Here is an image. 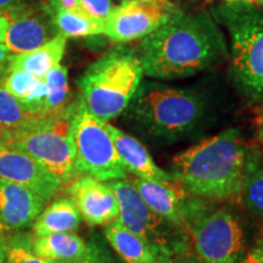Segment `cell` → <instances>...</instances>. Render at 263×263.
<instances>
[{
	"mask_svg": "<svg viewBox=\"0 0 263 263\" xmlns=\"http://www.w3.org/2000/svg\"><path fill=\"white\" fill-rule=\"evenodd\" d=\"M226 55L224 39L209 14L179 11L141 39L139 59L144 74L168 81L212 67Z\"/></svg>",
	"mask_w": 263,
	"mask_h": 263,
	"instance_id": "6da1fadb",
	"label": "cell"
},
{
	"mask_svg": "<svg viewBox=\"0 0 263 263\" xmlns=\"http://www.w3.org/2000/svg\"><path fill=\"white\" fill-rule=\"evenodd\" d=\"M248 164V146L239 130L227 129L178 154L172 174L194 195L228 200L242 193Z\"/></svg>",
	"mask_w": 263,
	"mask_h": 263,
	"instance_id": "7a4b0ae2",
	"label": "cell"
},
{
	"mask_svg": "<svg viewBox=\"0 0 263 263\" xmlns=\"http://www.w3.org/2000/svg\"><path fill=\"white\" fill-rule=\"evenodd\" d=\"M143 74L136 52L123 47L112 49L82 74L78 82L82 101L91 115L108 122L127 110Z\"/></svg>",
	"mask_w": 263,
	"mask_h": 263,
	"instance_id": "3957f363",
	"label": "cell"
},
{
	"mask_svg": "<svg viewBox=\"0 0 263 263\" xmlns=\"http://www.w3.org/2000/svg\"><path fill=\"white\" fill-rule=\"evenodd\" d=\"M127 110L144 133L172 140L197 127L205 114V104L194 90L145 82L139 85Z\"/></svg>",
	"mask_w": 263,
	"mask_h": 263,
	"instance_id": "277c9868",
	"label": "cell"
},
{
	"mask_svg": "<svg viewBox=\"0 0 263 263\" xmlns=\"http://www.w3.org/2000/svg\"><path fill=\"white\" fill-rule=\"evenodd\" d=\"M230 37L235 83L246 97L263 100V12L245 3H230L217 11Z\"/></svg>",
	"mask_w": 263,
	"mask_h": 263,
	"instance_id": "5b68a950",
	"label": "cell"
},
{
	"mask_svg": "<svg viewBox=\"0 0 263 263\" xmlns=\"http://www.w3.org/2000/svg\"><path fill=\"white\" fill-rule=\"evenodd\" d=\"M72 114L73 110L45 117L27 129L9 134L5 146L24 151L60 180L62 185H68L78 177L71 136Z\"/></svg>",
	"mask_w": 263,
	"mask_h": 263,
	"instance_id": "8992f818",
	"label": "cell"
},
{
	"mask_svg": "<svg viewBox=\"0 0 263 263\" xmlns=\"http://www.w3.org/2000/svg\"><path fill=\"white\" fill-rule=\"evenodd\" d=\"M105 123L88 111L82 99L74 104L71 136L76 168L100 182L126 179L127 171Z\"/></svg>",
	"mask_w": 263,
	"mask_h": 263,
	"instance_id": "52a82bcc",
	"label": "cell"
},
{
	"mask_svg": "<svg viewBox=\"0 0 263 263\" xmlns=\"http://www.w3.org/2000/svg\"><path fill=\"white\" fill-rule=\"evenodd\" d=\"M118 202L117 219L146 241L159 255L162 263H170L174 256L184 251L178 227L162 218L144 202L133 183L126 179L107 182Z\"/></svg>",
	"mask_w": 263,
	"mask_h": 263,
	"instance_id": "ba28073f",
	"label": "cell"
},
{
	"mask_svg": "<svg viewBox=\"0 0 263 263\" xmlns=\"http://www.w3.org/2000/svg\"><path fill=\"white\" fill-rule=\"evenodd\" d=\"M192 239L201 263H241L245 257L244 230L224 210L196 218L192 224Z\"/></svg>",
	"mask_w": 263,
	"mask_h": 263,
	"instance_id": "9c48e42d",
	"label": "cell"
},
{
	"mask_svg": "<svg viewBox=\"0 0 263 263\" xmlns=\"http://www.w3.org/2000/svg\"><path fill=\"white\" fill-rule=\"evenodd\" d=\"M179 12L167 3H141L126 0L112 9L104 21V34L116 43L143 39L157 31Z\"/></svg>",
	"mask_w": 263,
	"mask_h": 263,
	"instance_id": "30bf717a",
	"label": "cell"
},
{
	"mask_svg": "<svg viewBox=\"0 0 263 263\" xmlns=\"http://www.w3.org/2000/svg\"><path fill=\"white\" fill-rule=\"evenodd\" d=\"M4 44L12 55L41 48L58 34L50 6L29 4L9 15Z\"/></svg>",
	"mask_w": 263,
	"mask_h": 263,
	"instance_id": "8fae6325",
	"label": "cell"
},
{
	"mask_svg": "<svg viewBox=\"0 0 263 263\" xmlns=\"http://www.w3.org/2000/svg\"><path fill=\"white\" fill-rule=\"evenodd\" d=\"M67 194L89 226H104L117 219L118 202L107 182L83 174L68 184Z\"/></svg>",
	"mask_w": 263,
	"mask_h": 263,
	"instance_id": "7c38bea8",
	"label": "cell"
},
{
	"mask_svg": "<svg viewBox=\"0 0 263 263\" xmlns=\"http://www.w3.org/2000/svg\"><path fill=\"white\" fill-rule=\"evenodd\" d=\"M0 179L20 184L49 202L61 190L62 183L24 151L0 146Z\"/></svg>",
	"mask_w": 263,
	"mask_h": 263,
	"instance_id": "4fadbf2b",
	"label": "cell"
},
{
	"mask_svg": "<svg viewBox=\"0 0 263 263\" xmlns=\"http://www.w3.org/2000/svg\"><path fill=\"white\" fill-rule=\"evenodd\" d=\"M47 203L33 190L0 179V234L18 233L32 227Z\"/></svg>",
	"mask_w": 263,
	"mask_h": 263,
	"instance_id": "5bb4252c",
	"label": "cell"
},
{
	"mask_svg": "<svg viewBox=\"0 0 263 263\" xmlns=\"http://www.w3.org/2000/svg\"><path fill=\"white\" fill-rule=\"evenodd\" d=\"M132 183L144 202L154 212L178 228L186 226L188 213L184 205V195L180 192L183 188L176 180L159 182L137 177Z\"/></svg>",
	"mask_w": 263,
	"mask_h": 263,
	"instance_id": "9a60e30c",
	"label": "cell"
},
{
	"mask_svg": "<svg viewBox=\"0 0 263 263\" xmlns=\"http://www.w3.org/2000/svg\"><path fill=\"white\" fill-rule=\"evenodd\" d=\"M105 126L112 138L118 156L122 161L127 172L133 173L138 178L143 179L159 180V182H174L176 180L172 173L161 170L154 162L149 151L139 140L108 122L105 123Z\"/></svg>",
	"mask_w": 263,
	"mask_h": 263,
	"instance_id": "2e32d148",
	"label": "cell"
},
{
	"mask_svg": "<svg viewBox=\"0 0 263 263\" xmlns=\"http://www.w3.org/2000/svg\"><path fill=\"white\" fill-rule=\"evenodd\" d=\"M32 250L39 257L57 263L81 262L98 255L81 236L71 233H55L32 238Z\"/></svg>",
	"mask_w": 263,
	"mask_h": 263,
	"instance_id": "e0dca14e",
	"label": "cell"
},
{
	"mask_svg": "<svg viewBox=\"0 0 263 263\" xmlns=\"http://www.w3.org/2000/svg\"><path fill=\"white\" fill-rule=\"evenodd\" d=\"M67 38L58 33L41 48L24 52V54L12 55L10 59L9 70H22L37 77L38 80H44L47 73L55 66L60 65L64 58Z\"/></svg>",
	"mask_w": 263,
	"mask_h": 263,
	"instance_id": "ac0fdd59",
	"label": "cell"
},
{
	"mask_svg": "<svg viewBox=\"0 0 263 263\" xmlns=\"http://www.w3.org/2000/svg\"><path fill=\"white\" fill-rule=\"evenodd\" d=\"M105 236L126 263H162L157 252L118 219L105 227Z\"/></svg>",
	"mask_w": 263,
	"mask_h": 263,
	"instance_id": "d6986e66",
	"label": "cell"
},
{
	"mask_svg": "<svg viewBox=\"0 0 263 263\" xmlns=\"http://www.w3.org/2000/svg\"><path fill=\"white\" fill-rule=\"evenodd\" d=\"M82 217L71 197H59L43 210L33 223L34 236L71 233L80 228Z\"/></svg>",
	"mask_w": 263,
	"mask_h": 263,
	"instance_id": "ffe728a7",
	"label": "cell"
},
{
	"mask_svg": "<svg viewBox=\"0 0 263 263\" xmlns=\"http://www.w3.org/2000/svg\"><path fill=\"white\" fill-rule=\"evenodd\" d=\"M45 117L50 116L32 112L21 100L10 94L0 83V129L4 130L8 136L27 129Z\"/></svg>",
	"mask_w": 263,
	"mask_h": 263,
	"instance_id": "44dd1931",
	"label": "cell"
},
{
	"mask_svg": "<svg viewBox=\"0 0 263 263\" xmlns=\"http://www.w3.org/2000/svg\"><path fill=\"white\" fill-rule=\"evenodd\" d=\"M49 88V94L43 107L44 116H59L71 112L74 104L67 81V68L62 65L55 66L44 77Z\"/></svg>",
	"mask_w": 263,
	"mask_h": 263,
	"instance_id": "7402d4cb",
	"label": "cell"
},
{
	"mask_svg": "<svg viewBox=\"0 0 263 263\" xmlns=\"http://www.w3.org/2000/svg\"><path fill=\"white\" fill-rule=\"evenodd\" d=\"M54 24L58 33L66 38H83L104 34V20L94 17L82 9L55 11Z\"/></svg>",
	"mask_w": 263,
	"mask_h": 263,
	"instance_id": "603a6c76",
	"label": "cell"
},
{
	"mask_svg": "<svg viewBox=\"0 0 263 263\" xmlns=\"http://www.w3.org/2000/svg\"><path fill=\"white\" fill-rule=\"evenodd\" d=\"M5 263H57L50 259L39 257L32 250V239L11 233L8 235Z\"/></svg>",
	"mask_w": 263,
	"mask_h": 263,
	"instance_id": "cb8c5ba5",
	"label": "cell"
},
{
	"mask_svg": "<svg viewBox=\"0 0 263 263\" xmlns=\"http://www.w3.org/2000/svg\"><path fill=\"white\" fill-rule=\"evenodd\" d=\"M38 78L22 70H10L6 72L0 83L10 94L25 103L38 83Z\"/></svg>",
	"mask_w": 263,
	"mask_h": 263,
	"instance_id": "d4e9b609",
	"label": "cell"
},
{
	"mask_svg": "<svg viewBox=\"0 0 263 263\" xmlns=\"http://www.w3.org/2000/svg\"><path fill=\"white\" fill-rule=\"evenodd\" d=\"M242 193L250 209L263 217V167L248 172Z\"/></svg>",
	"mask_w": 263,
	"mask_h": 263,
	"instance_id": "484cf974",
	"label": "cell"
},
{
	"mask_svg": "<svg viewBox=\"0 0 263 263\" xmlns=\"http://www.w3.org/2000/svg\"><path fill=\"white\" fill-rule=\"evenodd\" d=\"M80 8L94 17L104 20L112 11V0H78Z\"/></svg>",
	"mask_w": 263,
	"mask_h": 263,
	"instance_id": "4316f807",
	"label": "cell"
},
{
	"mask_svg": "<svg viewBox=\"0 0 263 263\" xmlns=\"http://www.w3.org/2000/svg\"><path fill=\"white\" fill-rule=\"evenodd\" d=\"M29 5L27 0H0V15L8 17L9 15L17 12Z\"/></svg>",
	"mask_w": 263,
	"mask_h": 263,
	"instance_id": "83f0119b",
	"label": "cell"
},
{
	"mask_svg": "<svg viewBox=\"0 0 263 263\" xmlns=\"http://www.w3.org/2000/svg\"><path fill=\"white\" fill-rule=\"evenodd\" d=\"M241 263H263V238L257 240V242L246 252Z\"/></svg>",
	"mask_w": 263,
	"mask_h": 263,
	"instance_id": "f1b7e54d",
	"label": "cell"
},
{
	"mask_svg": "<svg viewBox=\"0 0 263 263\" xmlns=\"http://www.w3.org/2000/svg\"><path fill=\"white\" fill-rule=\"evenodd\" d=\"M50 8L52 11H71V10H77L80 8L78 0H49Z\"/></svg>",
	"mask_w": 263,
	"mask_h": 263,
	"instance_id": "f546056e",
	"label": "cell"
},
{
	"mask_svg": "<svg viewBox=\"0 0 263 263\" xmlns=\"http://www.w3.org/2000/svg\"><path fill=\"white\" fill-rule=\"evenodd\" d=\"M11 57V52L9 51V49L6 48L4 43H2L0 44V81H2L3 76H5L9 70V64Z\"/></svg>",
	"mask_w": 263,
	"mask_h": 263,
	"instance_id": "4dcf8cb0",
	"label": "cell"
},
{
	"mask_svg": "<svg viewBox=\"0 0 263 263\" xmlns=\"http://www.w3.org/2000/svg\"><path fill=\"white\" fill-rule=\"evenodd\" d=\"M170 263H201V261L196 257V255H186L184 254V251H182L178 255L174 256Z\"/></svg>",
	"mask_w": 263,
	"mask_h": 263,
	"instance_id": "1f68e13d",
	"label": "cell"
},
{
	"mask_svg": "<svg viewBox=\"0 0 263 263\" xmlns=\"http://www.w3.org/2000/svg\"><path fill=\"white\" fill-rule=\"evenodd\" d=\"M255 124H256V129H257L258 139L263 141V106L259 108L257 115H256Z\"/></svg>",
	"mask_w": 263,
	"mask_h": 263,
	"instance_id": "d6a6232c",
	"label": "cell"
},
{
	"mask_svg": "<svg viewBox=\"0 0 263 263\" xmlns=\"http://www.w3.org/2000/svg\"><path fill=\"white\" fill-rule=\"evenodd\" d=\"M8 235L0 234V263H5V261H6V248H8Z\"/></svg>",
	"mask_w": 263,
	"mask_h": 263,
	"instance_id": "836d02e7",
	"label": "cell"
},
{
	"mask_svg": "<svg viewBox=\"0 0 263 263\" xmlns=\"http://www.w3.org/2000/svg\"><path fill=\"white\" fill-rule=\"evenodd\" d=\"M72 263H104V262L101 261L100 256H99V254H98L97 256H94V257H91V258L84 259V261H81V262H72Z\"/></svg>",
	"mask_w": 263,
	"mask_h": 263,
	"instance_id": "e575fe53",
	"label": "cell"
},
{
	"mask_svg": "<svg viewBox=\"0 0 263 263\" xmlns=\"http://www.w3.org/2000/svg\"><path fill=\"white\" fill-rule=\"evenodd\" d=\"M242 3L252 6H263V0H242Z\"/></svg>",
	"mask_w": 263,
	"mask_h": 263,
	"instance_id": "d590c367",
	"label": "cell"
},
{
	"mask_svg": "<svg viewBox=\"0 0 263 263\" xmlns=\"http://www.w3.org/2000/svg\"><path fill=\"white\" fill-rule=\"evenodd\" d=\"M6 138H8V134H6L3 129H0V146L5 145Z\"/></svg>",
	"mask_w": 263,
	"mask_h": 263,
	"instance_id": "8d00e7d4",
	"label": "cell"
},
{
	"mask_svg": "<svg viewBox=\"0 0 263 263\" xmlns=\"http://www.w3.org/2000/svg\"><path fill=\"white\" fill-rule=\"evenodd\" d=\"M6 29H8V27H0V44H2V43H4Z\"/></svg>",
	"mask_w": 263,
	"mask_h": 263,
	"instance_id": "74e56055",
	"label": "cell"
},
{
	"mask_svg": "<svg viewBox=\"0 0 263 263\" xmlns=\"http://www.w3.org/2000/svg\"><path fill=\"white\" fill-rule=\"evenodd\" d=\"M132 2H141V3H167L168 0H132Z\"/></svg>",
	"mask_w": 263,
	"mask_h": 263,
	"instance_id": "f35d334b",
	"label": "cell"
},
{
	"mask_svg": "<svg viewBox=\"0 0 263 263\" xmlns=\"http://www.w3.org/2000/svg\"><path fill=\"white\" fill-rule=\"evenodd\" d=\"M9 26V21L6 20L5 17H3L2 15H0V27H8Z\"/></svg>",
	"mask_w": 263,
	"mask_h": 263,
	"instance_id": "ab89813d",
	"label": "cell"
},
{
	"mask_svg": "<svg viewBox=\"0 0 263 263\" xmlns=\"http://www.w3.org/2000/svg\"><path fill=\"white\" fill-rule=\"evenodd\" d=\"M228 3H238V2H242V0H227Z\"/></svg>",
	"mask_w": 263,
	"mask_h": 263,
	"instance_id": "60d3db41",
	"label": "cell"
}]
</instances>
